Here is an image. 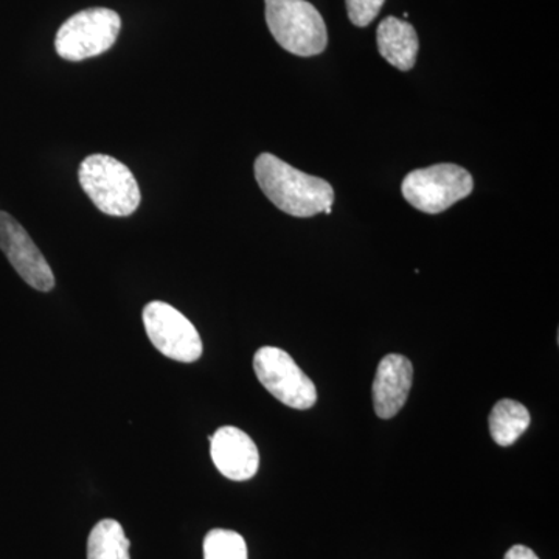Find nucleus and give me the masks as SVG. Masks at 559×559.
<instances>
[{
    "label": "nucleus",
    "mask_w": 559,
    "mask_h": 559,
    "mask_svg": "<svg viewBox=\"0 0 559 559\" xmlns=\"http://www.w3.org/2000/svg\"><path fill=\"white\" fill-rule=\"evenodd\" d=\"M204 559H248V546L240 533L215 528L205 536Z\"/></svg>",
    "instance_id": "nucleus-14"
},
{
    "label": "nucleus",
    "mask_w": 559,
    "mask_h": 559,
    "mask_svg": "<svg viewBox=\"0 0 559 559\" xmlns=\"http://www.w3.org/2000/svg\"><path fill=\"white\" fill-rule=\"evenodd\" d=\"M253 370L261 385L280 403L293 409H310L318 401L314 382L285 349L261 347L253 356Z\"/></svg>",
    "instance_id": "nucleus-6"
},
{
    "label": "nucleus",
    "mask_w": 559,
    "mask_h": 559,
    "mask_svg": "<svg viewBox=\"0 0 559 559\" xmlns=\"http://www.w3.org/2000/svg\"><path fill=\"white\" fill-rule=\"evenodd\" d=\"M0 250L21 278L40 293L55 288V275L46 257L33 242L28 231L7 212H0Z\"/></svg>",
    "instance_id": "nucleus-8"
},
{
    "label": "nucleus",
    "mask_w": 559,
    "mask_h": 559,
    "mask_svg": "<svg viewBox=\"0 0 559 559\" xmlns=\"http://www.w3.org/2000/svg\"><path fill=\"white\" fill-rule=\"evenodd\" d=\"M378 50L390 66L409 72L417 62L419 40L414 25L399 17L389 16L381 21L377 32Z\"/></svg>",
    "instance_id": "nucleus-11"
},
{
    "label": "nucleus",
    "mask_w": 559,
    "mask_h": 559,
    "mask_svg": "<svg viewBox=\"0 0 559 559\" xmlns=\"http://www.w3.org/2000/svg\"><path fill=\"white\" fill-rule=\"evenodd\" d=\"M130 546L119 522L103 520L92 528L87 539V559H131Z\"/></svg>",
    "instance_id": "nucleus-13"
},
{
    "label": "nucleus",
    "mask_w": 559,
    "mask_h": 559,
    "mask_svg": "<svg viewBox=\"0 0 559 559\" xmlns=\"http://www.w3.org/2000/svg\"><path fill=\"white\" fill-rule=\"evenodd\" d=\"M385 0H345L348 20L356 27H367L377 20Z\"/></svg>",
    "instance_id": "nucleus-15"
},
{
    "label": "nucleus",
    "mask_w": 559,
    "mask_h": 559,
    "mask_svg": "<svg viewBox=\"0 0 559 559\" xmlns=\"http://www.w3.org/2000/svg\"><path fill=\"white\" fill-rule=\"evenodd\" d=\"M503 559H539L538 555L532 549L525 546H513L507 551L506 558Z\"/></svg>",
    "instance_id": "nucleus-16"
},
{
    "label": "nucleus",
    "mask_w": 559,
    "mask_h": 559,
    "mask_svg": "<svg viewBox=\"0 0 559 559\" xmlns=\"http://www.w3.org/2000/svg\"><path fill=\"white\" fill-rule=\"evenodd\" d=\"M79 179L84 193L105 215L130 216L142 201L130 168L106 154H92L81 162Z\"/></svg>",
    "instance_id": "nucleus-2"
},
{
    "label": "nucleus",
    "mask_w": 559,
    "mask_h": 559,
    "mask_svg": "<svg viewBox=\"0 0 559 559\" xmlns=\"http://www.w3.org/2000/svg\"><path fill=\"white\" fill-rule=\"evenodd\" d=\"M267 27L280 47L310 58L323 53L329 46L325 21L307 0H264Z\"/></svg>",
    "instance_id": "nucleus-3"
},
{
    "label": "nucleus",
    "mask_w": 559,
    "mask_h": 559,
    "mask_svg": "<svg viewBox=\"0 0 559 559\" xmlns=\"http://www.w3.org/2000/svg\"><path fill=\"white\" fill-rule=\"evenodd\" d=\"M414 367L406 356L388 355L378 366L373 382V406L378 417H395L409 396Z\"/></svg>",
    "instance_id": "nucleus-10"
},
{
    "label": "nucleus",
    "mask_w": 559,
    "mask_h": 559,
    "mask_svg": "<svg viewBox=\"0 0 559 559\" xmlns=\"http://www.w3.org/2000/svg\"><path fill=\"white\" fill-rule=\"evenodd\" d=\"M530 412L514 400H500L489 414V432L499 447H511L528 429Z\"/></svg>",
    "instance_id": "nucleus-12"
},
{
    "label": "nucleus",
    "mask_w": 559,
    "mask_h": 559,
    "mask_svg": "<svg viewBox=\"0 0 559 559\" xmlns=\"http://www.w3.org/2000/svg\"><path fill=\"white\" fill-rule=\"evenodd\" d=\"M143 325L151 344L162 355L178 362H197L204 347L197 326L182 312L165 301H151L143 308Z\"/></svg>",
    "instance_id": "nucleus-7"
},
{
    "label": "nucleus",
    "mask_w": 559,
    "mask_h": 559,
    "mask_svg": "<svg viewBox=\"0 0 559 559\" xmlns=\"http://www.w3.org/2000/svg\"><path fill=\"white\" fill-rule=\"evenodd\" d=\"M209 440L213 463L224 477L245 481L255 476L260 466L259 448L245 430L224 426Z\"/></svg>",
    "instance_id": "nucleus-9"
},
{
    "label": "nucleus",
    "mask_w": 559,
    "mask_h": 559,
    "mask_svg": "<svg viewBox=\"0 0 559 559\" xmlns=\"http://www.w3.org/2000/svg\"><path fill=\"white\" fill-rule=\"evenodd\" d=\"M253 171L264 197L282 212L296 218L331 213L334 190L329 180L297 170L271 153L257 157Z\"/></svg>",
    "instance_id": "nucleus-1"
},
{
    "label": "nucleus",
    "mask_w": 559,
    "mask_h": 559,
    "mask_svg": "<svg viewBox=\"0 0 559 559\" xmlns=\"http://www.w3.org/2000/svg\"><path fill=\"white\" fill-rule=\"evenodd\" d=\"M121 20L109 9L79 11L61 25L55 49L66 61H84L105 53L119 38Z\"/></svg>",
    "instance_id": "nucleus-5"
},
{
    "label": "nucleus",
    "mask_w": 559,
    "mask_h": 559,
    "mask_svg": "<svg viewBox=\"0 0 559 559\" xmlns=\"http://www.w3.org/2000/svg\"><path fill=\"white\" fill-rule=\"evenodd\" d=\"M474 190L468 170L455 164H437L411 171L401 183L404 200L429 215L447 212L455 202L465 200Z\"/></svg>",
    "instance_id": "nucleus-4"
}]
</instances>
